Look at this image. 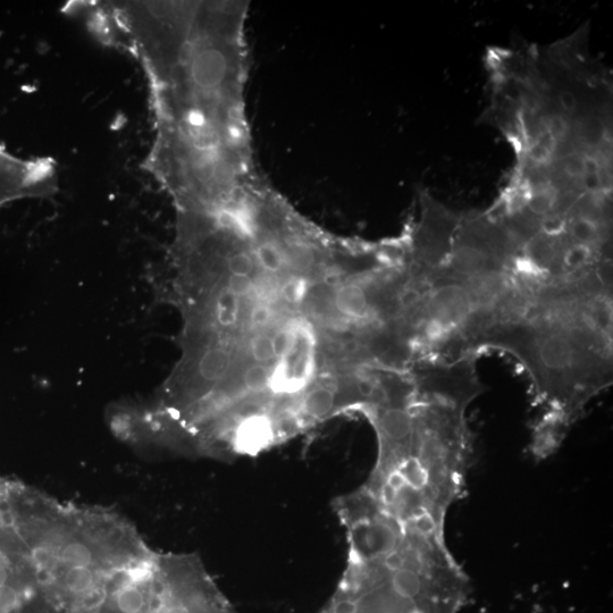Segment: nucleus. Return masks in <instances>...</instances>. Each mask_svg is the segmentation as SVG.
<instances>
[{"label": "nucleus", "instance_id": "nucleus-1", "mask_svg": "<svg viewBox=\"0 0 613 613\" xmlns=\"http://www.w3.org/2000/svg\"><path fill=\"white\" fill-rule=\"evenodd\" d=\"M351 241L312 221L193 229L170 277L182 318L171 380L186 417L234 440H291L342 405L361 330Z\"/></svg>", "mask_w": 613, "mask_h": 613}, {"label": "nucleus", "instance_id": "nucleus-2", "mask_svg": "<svg viewBox=\"0 0 613 613\" xmlns=\"http://www.w3.org/2000/svg\"><path fill=\"white\" fill-rule=\"evenodd\" d=\"M348 560L319 613H461L472 585L445 536L403 525L363 491L334 503Z\"/></svg>", "mask_w": 613, "mask_h": 613}, {"label": "nucleus", "instance_id": "nucleus-3", "mask_svg": "<svg viewBox=\"0 0 613 613\" xmlns=\"http://www.w3.org/2000/svg\"><path fill=\"white\" fill-rule=\"evenodd\" d=\"M481 394L468 386L418 383L410 440L377 451L361 489L400 523L445 535L449 511L463 497L473 461L467 410Z\"/></svg>", "mask_w": 613, "mask_h": 613}, {"label": "nucleus", "instance_id": "nucleus-4", "mask_svg": "<svg viewBox=\"0 0 613 613\" xmlns=\"http://www.w3.org/2000/svg\"><path fill=\"white\" fill-rule=\"evenodd\" d=\"M507 352L525 368L539 410L531 449L553 455L589 402L612 382V325L585 310L547 309L501 327L480 351Z\"/></svg>", "mask_w": 613, "mask_h": 613}, {"label": "nucleus", "instance_id": "nucleus-5", "mask_svg": "<svg viewBox=\"0 0 613 613\" xmlns=\"http://www.w3.org/2000/svg\"><path fill=\"white\" fill-rule=\"evenodd\" d=\"M246 86L153 92L148 169L167 195L203 190L256 161Z\"/></svg>", "mask_w": 613, "mask_h": 613}, {"label": "nucleus", "instance_id": "nucleus-6", "mask_svg": "<svg viewBox=\"0 0 613 613\" xmlns=\"http://www.w3.org/2000/svg\"><path fill=\"white\" fill-rule=\"evenodd\" d=\"M80 613H237L196 554L150 548L114 568Z\"/></svg>", "mask_w": 613, "mask_h": 613}, {"label": "nucleus", "instance_id": "nucleus-7", "mask_svg": "<svg viewBox=\"0 0 613 613\" xmlns=\"http://www.w3.org/2000/svg\"><path fill=\"white\" fill-rule=\"evenodd\" d=\"M56 170L49 159H22L0 147V208L13 201L49 196Z\"/></svg>", "mask_w": 613, "mask_h": 613}]
</instances>
